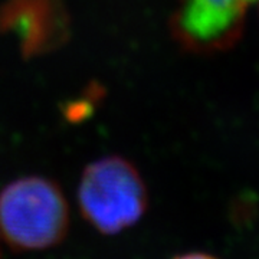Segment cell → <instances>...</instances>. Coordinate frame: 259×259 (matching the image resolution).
<instances>
[{"label": "cell", "mask_w": 259, "mask_h": 259, "mask_svg": "<svg viewBox=\"0 0 259 259\" xmlns=\"http://www.w3.org/2000/svg\"><path fill=\"white\" fill-rule=\"evenodd\" d=\"M175 259H218L209 255V253H202V252H192V253H185V255H179Z\"/></svg>", "instance_id": "cell-5"}, {"label": "cell", "mask_w": 259, "mask_h": 259, "mask_svg": "<svg viewBox=\"0 0 259 259\" xmlns=\"http://www.w3.org/2000/svg\"><path fill=\"white\" fill-rule=\"evenodd\" d=\"M248 2H252V0H248Z\"/></svg>", "instance_id": "cell-6"}, {"label": "cell", "mask_w": 259, "mask_h": 259, "mask_svg": "<svg viewBox=\"0 0 259 259\" xmlns=\"http://www.w3.org/2000/svg\"><path fill=\"white\" fill-rule=\"evenodd\" d=\"M68 204L49 179H18L0 192V241L13 250L51 248L68 231Z\"/></svg>", "instance_id": "cell-1"}, {"label": "cell", "mask_w": 259, "mask_h": 259, "mask_svg": "<svg viewBox=\"0 0 259 259\" xmlns=\"http://www.w3.org/2000/svg\"><path fill=\"white\" fill-rule=\"evenodd\" d=\"M0 28L18 37L26 54H40L64 39L68 19L59 0H8L0 9Z\"/></svg>", "instance_id": "cell-4"}, {"label": "cell", "mask_w": 259, "mask_h": 259, "mask_svg": "<svg viewBox=\"0 0 259 259\" xmlns=\"http://www.w3.org/2000/svg\"><path fill=\"white\" fill-rule=\"evenodd\" d=\"M248 0H182L173 16V33L194 52L233 47L242 35Z\"/></svg>", "instance_id": "cell-3"}, {"label": "cell", "mask_w": 259, "mask_h": 259, "mask_svg": "<svg viewBox=\"0 0 259 259\" xmlns=\"http://www.w3.org/2000/svg\"><path fill=\"white\" fill-rule=\"evenodd\" d=\"M78 202L82 216L97 231L112 235L141 219L147 190L136 167L125 158L110 156L83 170Z\"/></svg>", "instance_id": "cell-2"}]
</instances>
